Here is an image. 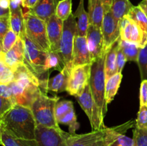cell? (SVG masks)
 Wrapping results in <instances>:
<instances>
[{"mask_svg": "<svg viewBox=\"0 0 147 146\" xmlns=\"http://www.w3.org/2000/svg\"><path fill=\"white\" fill-rule=\"evenodd\" d=\"M14 81L24 88L40 87L39 79L24 64L19 66L14 71Z\"/></svg>", "mask_w": 147, "mask_h": 146, "instance_id": "17", "label": "cell"}, {"mask_svg": "<svg viewBox=\"0 0 147 146\" xmlns=\"http://www.w3.org/2000/svg\"><path fill=\"white\" fill-rule=\"evenodd\" d=\"M106 54L104 53L91 64L89 84L94 102L93 117L90 122L92 130H100L106 127L103 124V120L107 113L108 105L106 100Z\"/></svg>", "mask_w": 147, "mask_h": 146, "instance_id": "1", "label": "cell"}, {"mask_svg": "<svg viewBox=\"0 0 147 146\" xmlns=\"http://www.w3.org/2000/svg\"><path fill=\"white\" fill-rule=\"evenodd\" d=\"M89 52L92 62L96 59L101 57L104 53L103 50V39L100 27L89 24L86 35Z\"/></svg>", "mask_w": 147, "mask_h": 146, "instance_id": "13", "label": "cell"}, {"mask_svg": "<svg viewBox=\"0 0 147 146\" xmlns=\"http://www.w3.org/2000/svg\"><path fill=\"white\" fill-rule=\"evenodd\" d=\"M10 5V0H0V7L5 9H9Z\"/></svg>", "mask_w": 147, "mask_h": 146, "instance_id": "47", "label": "cell"}, {"mask_svg": "<svg viewBox=\"0 0 147 146\" xmlns=\"http://www.w3.org/2000/svg\"><path fill=\"white\" fill-rule=\"evenodd\" d=\"M142 80H147V42L141 47L137 60Z\"/></svg>", "mask_w": 147, "mask_h": 146, "instance_id": "33", "label": "cell"}, {"mask_svg": "<svg viewBox=\"0 0 147 146\" xmlns=\"http://www.w3.org/2000/svg\"><path fill=\"white\" fill-rule=\"evenodd\" d=\"M1 133H2V129L0 126V144L1 145Z\"/></svg>", "mask_w": 147, "mask_h": 146, "instance_id": "52", "label": "cell"}, {"mask_svg": "<svg viewBox=\"0 0 147 146\" xmlns=\"http://www.w3.org/2000/svg\"><path fill=\"white\" fill-rule=\"evenodd\" d=\"M121 48L122 49L123 54H125L127 61H133L137 62L141 47L139 44L124 40H119Z\"/></svg>", "mask_w": 147, "mask_h": 146, "instance_id": "29", "label": "cell"}, {"mask_svg": "<svg viewBox=\"0 0 147 146\" xmlns=\"http://www.w3.org/2000/svg\"><path fill=\"white\" fill-rule=\"evenodd\" d=\"M88 13L89 24L100 28L105 14L104 6L102 0H89Z\"/></svg>", "mask_w": 147, "mask_h": 146, "instance_id": "22", "label": "cell"}, {"mask_svg": "<svg viewBox=\"0 0 147 146\" xmlns=\"http://www.w3.org/2000/svg\"><path fill=\"white\" fill-rule=\"evenodd\" d=\"M68 133L61 128L37 125L35 140L38 146H67Z\"/></svg>", "mask_w": 147, "mask_h": 146, "instance_id": "8", "label": "cell"}, {"mask_svg": "<svg viewBox=\"0 0 147 146\" xmlns=\"http://www.w3.org/2000/svg\"><path fill=\"white\" fill-rule=\"evenodd\" d=\"M57 123H62L65 125H67L69 127V131L70 134H75L76 131L80 127V124L77 122V117H76L75 110H71L67 113L63 117L57 120Z\"/></svg>", "mask_w": 147, "mask_h": 146, "instance_id": "31", "label": "cell"}, {"mask_svg": "<svg viewBox=\"0 0 147 146\" xmlns=\"http://www.w3.org/2000/svg\"><path fill=\"white\" fill-rule=\"evenodd\" d=\"M133 7L129 0H113L111 10L114 18L120 21L128 15Z\"/></svg>", "mask_w": 147, "mask_h": 146, "instance_id": "24", "label": "cell"}, {"mask_svg": "<svg viewBox=\"0 0 147 146\" xmlns=\"http://www.w3.org/2000/svg\"><path fill=\"white\" fill-rule=\"evenodd\" d=\"M78 102L81 106L83 111L86 113V115L88 117L90 123L92 120L93 113V107H94V102H93V95H92L91 90H90V84H87L83 91L76 96Z\"/></svg>", "mask_w": 147, "mask_h": 146, "instance_id": "23", "label": "cell"}, {"mask_svg": "<svg viewBox=\"0 0 147 146\" xmlns=\"http://www.w3.org/2000/svg\"><path fill=\"white\" fill-rule=\"evenodd\" d=\"M1 145L3 146H38L36 140L17 138L4 130L1 133Z\"/></svg>", "mask_w": 147, "mask_h": 146, "instance_id": "28", "label": "cell"}, {"mask_svg": "<svg viewBox=\"0 0 147 146\" xmlns=\"http://www.w3.org/2000/svg\"><path fill=\"white\" fill-rule=\"evenodd\" d=\"M139 7L142 9L144 11L145 14L147 17V0H143V1H141L139 4Z\"/></svg>", "mask_w": 147, "mask_h": 146, "instance_id": "49", "label": "cell"}, {"mask_svg": "<svg viewBox=\"0 0 147 146\" xmlns=\"http://www.w3.org/2000/svg\"><path fill=\"white\" fill-rule=\"evenodd\" d=\"M134 125L130 120L121 125L92 130L85 134H70L67 137V146H110L120 135L124 134Z\"/></svg>", "mask_w": 147, "mask_h": 146, "instance_id": "3", "label": "cell"}, {"mask_svg": "<svg viewBox=\"0 0 147 146\" xmlns=\"http://www.w3.org/2000/svg\"><path fill=\"white\" fill-rule=\"evenodd\" d=\"M60 97H50L47 92L42 91L33 101L30 109L32 112L37 125L60 128L55 117V104Z\"/></svg>", "mask_w": 147, "mask_h": 146, "instance_id": "5", "label": "cell"}, {"mask_svg": "<svg viewBox=\"0 0 147 146\" xmlns=\"http://www.w3.org/2000/svg\"><path fill=\"white\" fill-rule=\"evenodd\" d=\"M55 14L62 21L67 19L72 14V0H61L58 1Z\"/></svg>", "mask_w": 147, "mask_h": 146, "instance_id": "32", "label": "cell"}, {"mask_svg": "<svg viewBox=\"0 0 147 146\" xmlns=\"http://www.w3.org/2000/svg\"><path fill=\"white\" fill-rule=\"evenodd\" d=\"M1 129L17 138L34 140L37 127L30 107L14 104L0 118Z\"/></svg>", "mask_w": 147, "mask_h": 146, "instance_id": "2", "label": "cell"}, {"mask_svg": "<svg viewBox=\"0 0 147 146\" xmlns=\"http://www.w3.org/2000/svg\"><path fill=\"white\" fill-rule=\"evenodd\" d=\"M120 38L126 42L136 43L141 47L147 42V37L144 35L142 29L127 16L120 21Z\"/></svg>", "mask_w": 147, "mask_h": 146, "instance_id": "11", "label": "cell"}, {"mask_svg": "<svg viewBox=\"0 0 147 146\" xmlns=\"http://www.w3.org/2000/svg\"><path fill=\"white\" fill-rule=\"evenodd\" d=\"M127 17L136 23L143 31L144 35L147 37V17L142 9L138 6H134Z\"/></svg>", "mask_w": 147, "mask_h": 146, "instance_id": "27", "label": "cell"}, {"mask_svg": "<svg viewBox=\"0 0 147 146\" xmlns=\"http://www.w3.org/2000/svg\"><path fill=\"white\" fill-rule=\"evenodd\" d=\"M22 7V0H10V11L18 9Z\"/></svg>", "mask_w": 147, "mask_h": 146, "instance_id": "46", "label": "cell"}, {"mask_svg": "<svg viewBox=\"0 0 147 146\" xmlns=\"http://www.w3.org/2000/svg\"><path fill=\"white\" fill-rule=\"evenodd\" d=\"M57 4V0H39L37 4L29 11L46 21L50 17L55 14Z\"/></svg>", "mask_w": 147, "mask_h": 146, "instance_id": "18", "label": "cell"}, {"mask_svg": "<svg viewBox=\"0 0 147 146\" xmlns=\"http://www.w3.org/2000/svg\"><path fill=\"white\" fill-rule=\"evenodd\" d=\"M70 71L71 70L67 67H64L58 74L50 79L49 78L46 85V91H51L56 93L66 91Z\"/></svg>", "mask_w": 147, "mask_h": 146, "instance_id": "19", "label": "cell"}, {"mask_svg": "<svg viewBox=\"0 0 147 146\" xmlns=\"http://www.w3.org/2000/svg\"><path fill=\"white\" fill-rule=\"evenodd\" d=\"M90 72L91 64L73 66L69 75L66 92L75 97L80 94L90 82Z\"/></svg>", "mask_w": 147, "mask_h": 146, "instance_id": "9", "label": "cell"}, {"mask_svg": "<svg viewBox=\"0 0 147 146\" xmlns=\"http://www.w3.org/2000/svg\"><path fill=\"white\" fill-rule=\"evenodd\" d=\"M76 36V20L74 14H70L63 21V30L60 41L59 54L65 67L71 70L73 68V52L75 37Z\"/></svg>", "mask_w": 147, "mask_h": 146, "instance_id": "7", "label": "cell"}, {"mask_svg": "<svg viewBox=\"0 0 147 146\" xmlns=\"http://www.w3.org/2000/svg\"><path fill=\"white\" fill-rule=\"evenodd\" d=\"M102 1H103V6H104L105 11H107V10L110 9L113 0H102Z\"/></svg>", "mask_w": 147, "mask_h": 146, "instance_id": "48", "label": "cell"}, {"mask_svg": "<svg viewBox=\"0 0 147 146\" xmlns=\"http://www.w3.org/2000/svg\"><path fill=\"white\" fill-rule=\"evenodd\" d=\"M73 110H74L73 102L66 100H58L55 104V110L57 121L58 119Z\"/></svg>", "mask_w": 147, "mask_h": 146, "instance_id": "35", "label": "cell"}, {"mask_svg": "<svg viewBox=\"0 0 147 146\" xmlns=\"http://www.w3.org/2000/svg\"><path fill=\"white\" fill-rule=\"evenodd\" d=\"M18 37L17 34H15L11 29L7 31V33L3 38L2 42H1L3 54L8 52L14 45Z\"/></svg>", "mask_w": 147, "mask_h": 146, "instance_id": "36", "label": "cell"}, {"mask_svg": "<svg viewBox=\"0 0 147 146\" xmlns=\"http://www.w3.org/2000/svg\"><path fill=\"white\" fill-rule=\"evenodd\" d=\"M24 26L25 35L39 48L50 52V46L46 29V22L32 14L29 9L24 12Z\"/></svg>", "mask_w": 147, "mask_h": 146, "instance_id": "6", "label": "cell"}, {"mask_svg": "<svg viewBox=\"0 0 147 146\" xmlns=\"http://www.w3.org/2000/svg\"><path fill=\"white\" fill-rule=\"evenodd\" d=\"M100 29L103 34V50L104 52H107L109 48L120 38V23L114 18L111 9L105 11Z\"/></svg>", "mask_w": 147, "mask_h": 146, "instance_id": "10", "label": "cell"}, {"mask_svg": "<svg viewBox=\"0 0 147 146\" xmlns=\"http://www.w3.org/2000/svg\"><path fill=\"white\" fill-rule=\"evenodd\" d=\"M14 81V72L0 57V84H8Z\"/></svg>", "mask_w": 147, "mask_h": 146, "instance_id": "34", "label": "cell"}, {"mask_svg": "<svg viewBox=\"0 0 147 146\" xmlns=\"http://www.w3.org/2000/svg\"><path fill=\"white\" fill-rule=\"evenodd\" d=\"M119 40H117L111 47L109 48L106 54L105 60V74L106 80L113 75L118 73L117 70V52L119 48Z\"/></svg>", "mask_w": 147, "mask_h": 146, "instance_id": "21", "label": "cell"}, {"mask_svg": "<svg viewBox=\"0 0 147 146\" xmlns=\"http://www.w3.org/2000/svg\"><path fill=\"white\" fill-rule=\"evenodd\" d=\"M23 40L24 44V57L23 64L39 79L40 88L42 91H46V85L49 80V74L45 69L48 52L44 51L39 48L34 42L31 41L25 33L20 37Z\"/></svg>", "mask_w": 147, "mask_h": 146, "instance_id": "4", "label": "cell"}, {"mask_svg": "<svg viewBox=\"0 0 147 146\" xmlns=\"http://www.w3.org/2000/svg\"><path fill=\"white\" fill-rule=\"evenodd\" d=\"M14 105V104L11 100L0 96V118L4 116Z\"/></svg>", "mask_w": 147, "mask_h": 146, "instance_id": "41", "label": "cell"}, {"mask_svg": "<svg viewBox=\"0 0 147 146\" xmlns=\"http://www.w3.org/2000/svg\"><path fill=\"white\" fill-rule=\"evenodd\" d=\"M133 139L134 146H147V130L136 127L134 130Z\"/></svg>", "mask_w": 147, "mask_h": 146, "instance_id": "37", "label": "cell"}, {"mask_svg": "<svg viewBox=\"0 0 147 146\" xmlns=\"http://www.w3.org/2000/svg\"><path fill=\"white\" fill-rule=\"evenodd\" d=\"M10 27L11 29L17 34L18 37H21L24 32V12L22 7L10 11Z\"/></svg>", "mask_w": 147, "mask_h": 146, "instance_id": "26", "label": "cell"}, {"mask_svg": "<svg viewBox=\"0 0 147 146\" xmlns=\"http://www.w3.org/2000/svg\"><path fill=\"white\" fill-rule=\"evenodd\" d=\"M8 84L12 91L14 104L30 108L33 101L42 91L40 87L24 88L16 81H12Z\"/></svg>", "mask_w": 147, "mask_h": 146, "instance_id": "12", "label": "cell"}, {"mask_svg": "<svg viewBox=\"0 0 147 146\" xmlns=\"http://www.w3.org/2000/svg\"><path fill=\"white\" fill-rule=\"evenodd\" d=\"M127 62L126 57L125 54H123L122 49L119 46V48L117 52V70L118 73H121L122 70H123V67H124L125 64Z\"/></svg>", "mask_w": 147, "mask_h": 146, "instance_id": "42", "label": "cell"}, {"mask_svg": "<svg viewBox=\"0 0 147 146\" xmlns=\"http://www.w3.org/2000/svg\"><path fill=\"white\" fill-rule=\"evenodd\" d=\"M136 127L147 130V105L140 106L136 119Z\"/></svg>", "mask_w": 147, "mask_h": 146, "instance_id": "38", "label": "cell"}, {"mask_svg": "<svg viewBox=\"0 0 147 146\" xmlns=\"http://www.w3.org/2000/svg\"><path fill=\"white\" fill-rule=\"evenodd\" d=\"M45 22L50 50L52 52H59L63 30V21L59 19L56 14H54Z\"/></svg>", "mask_w": 147, "mask_h": 146, "instance_id": "14", "label": "cell"}, {"mask_svg": "<svg viewBox=\"0 0 147 146\" xmlns=\"http://www.w3.org/2000/svg\"><path fill=\"white\" fill-rule=\"evenodd\" d=\"M1 57L13 72L22 64L24 57V44L22 39L19 37L14 45Z\"/></svg>", "mask_w": 147, "mask_h": 146, "instance_id": "16", "label": "cell"}, {"mask_svg": "<svg viewBox=\"0 0 147 146\" xmlns=\"http://www.w3.org/2000/svg\"><path fill=\"white\" fill-rule=\"evenodd\" d=\"M11 29L10 27V16L0 17V41L2 40L7 31Z\"/></svg>", "mask_w": 147, "mask_h": 146, "instance_id": "40", "label": "cell"}, {"mask_svg": "<svg viewBox=\"0 0 147 146\" xmlns=\"http://www.w3.org/2000/svg\"><path fill=\"white\" fill-rule=\"evenodd\" d=\"M0 96L6 98H9L13 102V94L11 88L9 84H0ZM14 103V102H13Z\"/></svg>", "mask_w": 147, "mask_h": 146, "instance_id": "44", "label": "cell"}, {"mask_svg": "<svg viewBox=\"0 0 147 146\" xmlns=\"http://www.w3.org/2000/svg\"><path fill=\"white\" fill-rule=\"evenodd\" d=\"M122 77L123 75L121 73H116L106 80V100L108 104L114 99L120 87Z\"/></svg>", "mask_w": 147, "mask_h": 146, "instance_id": "25", "label": "cell"}, {"mask_svg": "<svg viewBox=\"0 0 147 146\" xmlns=\"http://www.w3.org/2000/svg\"><path fill=\"white\" fill-rule=\"evenodd\" d=\"M110 146H134V140L133 138L127 137L124 134H121L111 143Z\"/></svg>", "mask_w": 147, "mask_h": 146, "instance_id": "39", "label": "cell"}, {"mask_svg": "<svg viewBox=\"0 0 147 146\" xmlns=\"http://www.w3.org/2000/svg\"><path fill=\"white\" fill-rule=\"evenodd\" d=\"M10 16V9H5L0 7V17H6Z\"/></svg>", "mask_w": 147, "mask_h": 146, "instance_id": "50", "label": "cell"}, {"mask_svg": "<svg viewBox=\"0 0 147 146\" xmlns=\"http://www.w3.org/2000/svg\"><path fill=\"white\" fill-rule=\"evenodd\" d=\"M39 0H22V8L31 9L37 4Z\"/></svg>", "mask_w": 147, "mask_h": 146, "instance_id": "45", "label": "cell"}, {"mask_svg": "<svg viewBox=\"0 0 147 146\" xmlns=\"http://www.w3.org/2000/svg\"><path fill=\"white\" fill-rule=\"evenodd\" d=\"M3 54V51H2V44H1V41H0V57Z\"/></svg>", "mask_w": 147, "mask_h": 146, "instance_id": "51", "label": "cell"}, {"mask_svg": "<svg viewBox=\"0 0 147 146\" xmlns=\"http://www.w3.org/2000/svg\"><path fill=\"white\" fill-rule=\"evenodd\" d=\"M64 63L59 53L52 51L49 52L45 65L46 70L49 72L50 70H58L60 72L64 68Z\"/></svg>", "mask_w": 147, "mask_h": 146, "instance_id": "30", "label": "cell"}, {"mask_svg": "<svg viewBox=\"0 0 147 146\" xmlns=\"http://www.w3.org/2000/svg\"><path fill=\"white\" fill-rule=\"evenodd\" d=\"M140 106L147 105V80H142L140 87Z\"/></svg>", "mask_w": 147, "mask_h": 146, "instance_id": "43", "label": "cell"}, {"mask_svg": "<svg viewBox=\"0 0 147 146\" xmlns=\"http://www.w3.org/2000/svg\"><path fill=\"white\" fill-rule=\"evenodd\" d=\"M92 64L86 37L76 36L73 52V66Z\"/></svg>", "mask_w": 147, "mask_h": 146, "instance_id": "15", "label": "cell"}, {"mask_svg": "<svg viewBox=\"0 0 147 146\" xmlns=\"http://www.w3.org/2000/svg\"><path fill=\"white\" fill-rule=\"evenodd\" d=\"M73 14L76 20V36L86 37L90 24L88 13L85 10L84 0H80L78 7Z\"/></svg>", "mask_w": 147, "mask_h": 146, "instance_id": "20", "label": "cell"}]
</instances>
